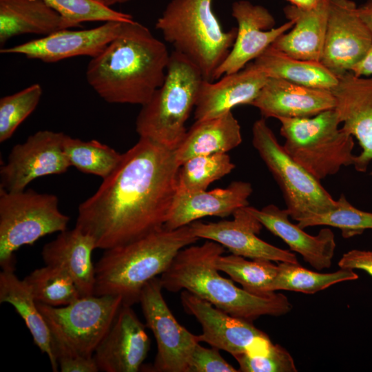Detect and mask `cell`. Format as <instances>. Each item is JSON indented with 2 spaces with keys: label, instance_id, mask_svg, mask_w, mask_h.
I'll list each match as a JSON object with an SVG mask.
<instances>
[{
  "label": "cell",
  "instance_id": "6da1fadb",
  "mask_svg": "<svg viewBox=\"0 0 372 372\" xmlns=\"http://www.w3.org/2000/svg\"><path fill=\"white\" fill-rule=\"evenodd\" d=\"M176 151L140 138L78 208L76 226L108 249L164 227L176 194Z\"/></svg>",
  "mask_w": 372,
  "mask_h": 372
},
{
  "label": "cell",
  "instance_id": "7a4b0ae2",
  "mask_svg": "<svg viewBox=\"0 0 372 372\" xmlns=\"http://www.w3.org/2000/svg\"><path fill=\"white\" fill-rule=\"evenodd\" d=\"M170 53L149 30L134 20L96 56L85 76L89 85L109 103H147L163 84Z\"/></svg>",
  "mask_w": 372,
  "mask_h": 372
},
{
  "label": "cell",
  "instance_id": "3957f363",
  "mask_svg": "<svg viewBox=\"0 0 372 372\" xmlns=\"http://www.w3.org/2000/svg\"><path fill=\"white\" fill-rule=\"evenodd\" d=\"M224 252L223 245L209 240L182 249L159 278L163 289L174 293L188 291L232 316L251 322L262 316L285 315L292 309L282 293L257 296L220 276L215 261Z\"/></svg>",
  "mask_w": 372,
  "mask_h": 372
},
{
  "label": "cell",
  "instance_id": "277c9868",
  "mask_svg": "<svg viewBox=\"0 0 372 372\" xmlns=\"http://www.w3.org/2000/svg\"><path fill=\"white\" fill-rule=\"evenodd\" d=\"M200 238L189 225L162 229L127 244L105 249L95 265L94 295L122 298L123 304L139 303L144 286L161 275L182 249Z\"/></svg>",
  "mask_w": 372,
  "mask_h": 372
},
{
  "label": "cell",
  "instance_id": "5b68a950",
  "mask_svg": "<svg viewBox=\"0 0 372 372\" xmlns=\"http://www.w3.org/2000/svg\"><path fill=\"white\" fill-rule=\"evenodd\" d=\"M213 1L172 0L155 24L174 50L196 65L203 79L209 81H214L237 34V28H223L212 9Z\"/></svg>",
  "mask_w": 372,
  "mask_h": 372
},
{
  "label": "cell",
  "instance_id": "8992f818",
  "mask_svg": "<svg viewBox=\"0 0 372 372\" xmlns=\"http://www.w3.org/2000/svg\"><path fill=\"white\" fill-rule=\"evenodd\" d=\"M203 80L200 70L187 57L175 50L170 53L163 84L137 116L139 137L176 149L187 132L185 123Z\"/></svg>",
  "mask_w": 372,
  "mask_h": 372
},
{
  "label": "cell",
  "instance_id": "52a82bcc",
  "mask_svg": "<svg viewBox=\"0 0 372 372\" xmlns=\"http://www.w3.org/2000/svg\"><path fill=\"white\" fill-rule=\"evenodd\" d=\"M278 120L285 149L318 180L353 165V137L339 128L335 108L311 117Z\"/></svg>",
  "mask_w": 372,
  "mask_h": 372
},
{
  "label": "cell",
  "instance_id": "ba28073f",
  "mask_svg": "<svg viewBox=\"0 0 372 372\" xmlns=\"http://www.w3.org/2000/svg\"><path fill=\"white\" fill-rule=\"evenodd\" d=\"M70 217L56 195L33 189L8 192L0 187V265L14 269V253L41 238L67 229Z\"/></svg>",
  "mask_w": 372,
  "mask_h": 372
},
{
  "label": "cell",
  "instance_id": "9c48e42d",
  "mask_svg": "<svg viewBox=\"0 0 372 372\" xmlns=\"http://www.w3.org/2000/svg\"><path fill=\"white\" fill-rule=\"evenodd\" d=\"M252 145L280 187L292 219L298 222L335 206L336 200L287 152L264 118L252 126Z\"/></svg>",
  "mask_w": 372,
  "mask_h": 372
},
{
  "label": "cell",
  "instance_id": "30bf717a",
  "mask_svg": "<svg viewBox=\"0 0 372 372\" xmlns=\"http://www.w3.org/2000/svg\"><path fill=\"white\" fill-rule=\"evenodd\" d=\"M122 304V298L112 295L81 296L62 307L37 302L44 318L54 323L74 348L86 358H93Z\"/></svg>",
  "mask_w": 372,
  "mask_h": 372
},
{
  "label": "cell",
  "instance_id": "8fae6325",
  "mask_svg": "<svg viewBox=\"0 0 372 372\" xmlns=\"http://www.w3.org/2000/svg\"><path fill=\"white\" fill-rule=\"evenodd\" d=\"M160 278H154L144 286L140 296L146 326L154 335L157 353L152 371L189 372V362L198 335L180 325L162 294Z\"/></svg>",
  "mask_w": 372,
  "mask_h": 372
},
{
  "label": "cell",
  "instance_id": "7c38bea8",
  "mask_svg": "<svg viewBox=\"0 0 372 372\" xmlns=\"http://www.w3.org/2000/svg\"><path fill=\"white\" fill-rule=\"evenodd\" d=\"M180 301L185 311L201 325L199 342L223 350L234 358L265 355L270 350L273 343L269 336L252 322L232 316L186 290L181 292Z\"/></svg>",
  "mask_w": 372,
  "mask_h": 372
},
{
  "label": "cell",
  "instance_id": "4fadbf2b",
  "mask_svg": "<svg viewBox=\"0 0 372 372\" xmlns=\"http://www.w3.org/2000/svg\"><path fill=\"white\" fill-rule=\"evenodd\" d=\"M65 134L40 130L15 145L0 168V187L19 192L39 177L65 173L70 167L63 151Z\"/></svg>",
  "mask_w": 372,
  "mask_h": 372
},
{
  "label": "cell",
  "instance_id": "5bb4252c",
  "mask_svg": "<svg viewBox=\"0 0 372 372\" xmlns=\"http://www.w3.org/2000/svg\"><path fill=\"white\" fill-rule=\"evenodd\" d=\"M372 45V33L351 0H331L320 62L336 76L350 72Z\"/></svg>",
  "mask_w": 372,
  "mask_h": 372
},
{
  "label": "cell",
  "instance_id": "9a60e30c",
  "mask_svg": "<svg viewBox=\"0 0 372 372\" xmlns=\"http://www.w3.org/2000/svg\"><path fill=\"white\" fill-rule=\"evenodd\" d=\"M231 10L238 23L236 37L227 58L216 71L214 81L243 69L294 25L288 20L275 27L276 20L265 7L247 0L234 2Z\"/></svg>",
  "mask_w": 372,
  "mask_h": 372
},
{
  "label": "cell",
  "instance_id": "2e32d148",
  "mask_svg": "<svg viewBox=\"0 0 372 372\" xmlns=\"http://www.w3.org/2000/svg\"><path fill=\"white\" fill-rule=\"evenodd\" d=\"M123 21H109L90 29H63L28 42L1 48L3 54H19L45 63H54L78 56L99 55L122 31Z\"/></svg>",
  "mask_w": 372,
  "mask_h": 372
},
{
  "label": "cell",
  "instance_id": "e0dca14e",
  "mask_svg": "<svg viewBox=\"0 0 372 372\" xmlns=\"http://www.w3.org/2000/svg\"><path fill=\"white\" fill-rule=\"evenodd\" d=\"M232 215L233 219L229 220L216 223L196 220L189 225L196 236L216 242L232 254L253 260L298 263L294 254L258 236L262 225L248 211L247 206L238 209Z\"/></svg>",
  "mask_w": 372,
  "mask_h": 372
},
{
  "label": "cell",
  "instance_id": "ac0fdd59",
  "mask_svg": "<svg viewBox=\"0 0 372 372\" xmlns=\"http://www.w3.org/2000/svg\"><path fill=\"white\" fill-rule=\"evenodd\" d=\"M132 306L122 304L93 359L99 371L137 372L147 358L150 340Z\"/></svg>",
  "mask_w": 372,
  "mask_h": 372
},
{
  "label": "cell",
  "instance_id": "d6986e66",
  "mask_svg": "<svg viewBox=\"0 0 372 372\" xmlns=\"http://www.w3.org/2000/svg\"><path fill=\"white\" fill-rule=\"evenodd\" d=\"M338 79L331 90L335 109L343 124L342 129L356 138L362 149L353 166L356 171L365 172L372 163V76H357L347 72Z\"/></svg>",
  "mask_w": 372,
  "mask_h": 372
},
{
  "label": "cell",
  "instance_id": "ffe728a7",
  "mask_svg": "<svg viewBox=\"0 0 372 372\" xmlns=\"http://www.w3.org/2000/svg\"><path fill=\"white\" fill-rule=\"evenodd\" d=\"M336 102L329 90L307 87L286 80L268 78L251 105L265 118L311 117L334 109Z\"/></svg>",
  "mask_w": 372,
  "mask_h": 372
},
{
  "label": "cell",
  "instance_id": "44dd1931",
  "mask_svg": "<svg viewBox=\"0 0 372 372\" xmlns=\"http://www.w3.org/2000/svg\"><path fill=\"white\" fill-rule=\"evenodd\" d=\"M268 77L253 63L214 81L203 80L194 108L196 121L223 115L240 105H251Z\"/></svg>",
  "mask_w": 372,
  "mask_h": 372
},
{
  "label": "cell",
  "instance_id": "7402d4cb",
  "mask_svg": "<svg viewBox=\"0 0 372 372\" xmlns=\"http://www.w3.org/2000/svg\"><path fill=\"white\" fill-rule=\"evenodd\" d=\"M247 209L262 226L281 238L291 250L300 254L313 268L322 270L331 266L336 243L330 229L323 228L317 235L311 236L289 220L286 209L273 204L260 209L248 205Z\"/></svg>",
  "mask_w": 372,
  "mask_h": 372
},
{
  "label": "cell",
  "instance_id": "603a6c76",
  "mask_svg": "<svg viewBox=\"0 0 372 372\" xmlns=\"http://www.w3.org/2000/svg\"><path fill=\"white\" fill-rule=\"evenodd\" d=\"M251 185L236 180L225 188L176 194L164 228L174 229L205 216L226 217L249 205Z\"/></svg>",
  "mask_w": 372,
  "mask_h": 372
},
{
  "label": "cell",
  "instance_id": "cb8c5ba5",
  "mask_svg": "<svg viewBox=\"0 0 372 372\" xmlns=\"http://www.w3.org/2000/svg\"><path fill=\"white\" fill-rule=\"evenodd\" d=\"M96 249L94 239L75 227L59 233L46 243L41 256L45 265L59 267L72 278L81 296L94 295L95 265L92 251Z\"/></svg>",
  "mask_w": 372,
  "mask_h": 372
},
{
  "label": "cell",
  "instance_id": "d4e9b609",
  "mask_svg": "<svg viewBox=\"0 0 372 372\" xmlns=\"http://www.w3.org/2000/svg\"><path fill=\"white\" fill-rule=\"evenodd\" d=\"M331 0H320L312 9L292 5L283 8L293 26L280 35L271 45L285 54L300 59L320 61L327 25Z\"/></svg>",
  "mask_w": 372,
  "mask_h": 372
},
{
  "label": "cell",
  "instance_id": "484cf974",
  "mask_svg": "<svg viewBox=\"0 0 372 372\" xmlns=\"http://www.w3.org/2000/svg\"><path fill=\"white\" fill-rule=\"evenodd\" d=\"M71 28L43 0H0V45L24 34L47 36Z\"/></svg>",
  "mask_w": 372,
  "mask_h": 372
},
{
  "label": "cell",
  "instance_id": "4316f807",
  "mask_svg": "<svg viewBox=\"0 0 372 372\" xmlns=\"http://www.w3.org/2000/svg\"><path fill=\"white\" fill-rule=\"evenodd\" d=\"M240 125L231 111L218 117L196 121L175 149L180 165L197 156L227 153L242 143Z\"/></svg>",
  "mask_w": 372,
  "mask_h": 372
},
{
  "label": "cell",
  "instance_id": "83f0119b",
  "mask_svg": "<svg viewBox=\"0 0 372 372\" xmlns=\"http://www.w3.org/2000/svg\"><path fill=\"white\" fill-rule=\"evenodd\" d=\"M0 302L9 303L24 321L34 344L45 353L53 371L59 365L52 348L50 328L37 306L31 290L23 280L14 273V269H2L0 273Z\"/></svg>",
  "mask_w": 372,
  "mask_h": 372
},
{
  "label": "cell",
  "instance_id": "f1b7e54d",
  "mask_svg": "<svg viewBox=\"0 0 372 372\" xmlns=\"http://www.w3.org/2000/svg\"><path fill=\"white\" fill-rule=\"evenodd\" d=\"M252 63L268 78L280 79L311 87L331 91L339 81L338 76L320 61L294 58L271 45Z\"/></svg>",
  "mask_w": 372,
  "mask_h": 372
},
{
  "label": "cell",
  "instance_id": "f546056e",
  "mask_svg": "<svg viewBox=\"0 0 372 372\" xmlns=\"http://www.w3.org/2000/svg\"><path fill=\"white\" fill-rule=\"evenodd\" d=\"M218 271L227 273L247 292L260 297H269L276 292L271 285L278 273V265L268 260H249L245 257L230 254L220 255L215 261Z\"/></svg>",
  "mask_w": 372,
  "mask_h": 372
},
{
  "label": "cell",
  "instance_id": "4dcf8cb0",
  "mask_svg": "<svg viewBox=\"0 0 372 372\" xmlns=\"http://www.w3.org/2000/svg\"><path fill=\"white\" fill-rule=\"evenodd\" d=\"M278 273L271 285V291H292L312 294L335 284L354 280L358 274L352 269H342L333 273H319L307 269L299 263L280 262Z\"/></svg>",
  "mask_w": 372,
  "mask_h": 372
},
{
  "label": "cell",
  "instance_id": "1f68e13d",
  "mask_svg": "<svg viewBox=\"0 0 372 372\" xmlns=\"http://www.w3.org/2000/svg\"><path fill=\"white\" fill-rule=\"evenodd\" d=\"M63 151L70 166L104 179L118 166L122 154L96 140L88 141L65 134Z\"/></svg>",
  "mask_w": 372,
  "mask_h": 372
},
{
  "label": "cell",
  "instance_id": "d6a6232c",
  "mask_svg": "<svg viewBox=\"0 0 372 372\" xmlns=\"http://www.w3.org/2000/svg\"><path fill=\"white\" fill-rule=\"evenodd\" d=\"M235 168L227 153L192 157L183 163L176 177V194L206 190L213 182L225 176Z\"/></svg>",
  "mask_w": 372,
  "mask_h": 372
},
{
  "label": "cell",
  "instance_id": "836d02e7",
  "mask_svg": "<svg viewBox=\"0 0 372 372\" xmlns=\"http://www.w3.org/2000/svg\"><path fill=\"white\" fill-rule=\"evenodd\" d=\"M37 302L51 307L68 305L81 297L72 278L63 269L45 265L23 279Z\"/></svg>",
  "mask_w": 372,
  "mask_h": 372
},
{
  "label": "cell",
  "instance_id": "e575fe53",
  "mask_svg": "<svg viewBox=\"0 0 372 372\" xmlns=\"http://www.w3.org/2000/svg\"><path fill=\"white\" fill-rule=\"evenodd\" d=\"M333 207L298 221L302 229L318 226H331L338 228L344 238H348L362 234L366 229H372V212L360 210L351 205L341 194Z\"/></svg>",
  "mask_w": 372,
  "mask_h": 372
},
{
  "label": "cell",
  "instance_id": "d590c367",
  "mask_svg": "<svg viewBox=\"0 0 372 372\" xmlns=\"http://www.w3.org/2000/svg\"><path fill=\"white\" fill-rule=\"evenodd\" d=\"M56 11L70 28L81 27L88 21H118L131 22L134 19L127 13L116 11L93 0H43Z\"/></svg>",
  "mask_w": 372,
  "mask_h": 372
},
{
  "label": "cell",
  "instance_id": "8d00e7d4",
  "mask_svg": "<svg viewBox=\"0 0 372 372\" xmlns=\"http://www.w3.org/2000/svg\"><path fill=\"white\" fill-rule=\"evenodd\" d=\"M35 83L0 99V142L9 139L19 125L35 110L42 96Z\"/></svg>",
  "mask_w": 372,
  "mask_h": 372
},
{
  "label": "cell",
  "instance_id": "74e56055",
  "mask_svg": "<svg viewBox=\"0 0 372 372\" xmlns=\"http://www.w3.org/2000/svg\"><path fill=\"white\" fill-rule=\"evenodd\" d=\"M45 321L50 328L52 351L60 371H99L93 358H86L81 355L66 340L61 330L54 323L47 319H45Z\"/></svg>",
  "mask_w": 372,
  "mask_h": 372
},
{
  "label": "cell",
  "instance_id": "f35d334b",
  "mask_svg": "<svg viewBox=\"0 0 372 372\" xmlns=\"http://www.w3.org/2000/svg\"><path fill=\"white\" fill-rule=\"evenodd\" d=\"M242 372H296L293 359L286 349L279 344H272L265 355L246 354L234 357Z\"/></svg>",
  "mask_w": 372,
  "mask_h": 372
},
{
  "label": "cell",
  "instance_id": "ab89813d",
  "mask_svg": "<svg viewBox=\"0 0 372 372\" xmlns=\"http://www.w3.org/2000/svg\"><path fill=\"white\" fill-rule=\"evenodd\" d=\"M239 370L228 363L219 349L205 348L198 343L192 353L189 372H237Z\"/></svg>",
  "mask_w": 372,
  "mask_h": 372
},
{
  "label": "cell",
  "instance_id": "60d3db41",
  "mask_svg": "<svg viewBox=\"0 0 372 372\" xmlns=\"http://www.w3.org/2000/svg\"><path fill=\"white\" fill-rule=\"evenodd\" d=\"M338 266L342 269L363 270L372 277V251L351 250L342 255Z\"/></svg>",
  "mask_w": 372,
  "mask_h": 372
},
{
  "label": "cell",
  "instance_id": "b9f144b4",
  "mask_svg": "<svg viewBox=\"0 0 372 372\" xmlns=\"http://www.w3.org/2000/svg\"><path fill=\"white\" fill-rule=\"evenodd\" d=\"M350 72L357 76H372V45Z\"/></svg>",
  "mask_w": 372,
  "mask_h": 372
},
{
  "label": "cell",
  "instance_id": "7bdbcfd3",
  "mask_svg": "<svg viewBox=\"0 0 372 372\" xmlns=\"http://www.w3.org/2000/svg\"><path fill=\"white\" fill-rule=\"evenodd\" d=\"M358 12L360 17L372 33V0H366L363 4L358 6Z\"/></svg>",
  "mask_w": 372,
  "mask_h": 372
},
{
  "label": "cell",
  "instance_id": "ee69618b",
  "mask_svg": "<svg viewBox=\"0 0 372 372\" xmlns=\"http://www.w3.org/2000/svg\"><path fill=\"white\" fill-rule=\"evenodd\" d=\"M290 5L300 9L309 10L318 6L320 0H287Z\"/></svg>",
  "mask_w": 372,
  "mask_h": 372
},
{
  "label": "cell",
  "instance_id": "f6af8a7d",
  "mask_svg": "<svg viewBox=\"0 0 372 372\" xmlns=\"http://www.w3.org/2000/svg\"><path fill=\"white\" fill-rule=\"evenodd\" d=\"M93 1L100 4H102L105 6L112 8V6L114 5L125 3L129 1H131L132 0H93Z\"/></svg>",
  "mask_w": 372,
  "mask_h": 372
}]
</instances>
